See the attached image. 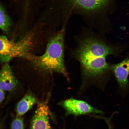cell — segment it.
Returning <instances> with one entry per match:
<instances>
[{"label": "cell", "instance_id": "1", "mask_svg": "<svg viewBox=\"0 0 129 129\" xmlns=\"http://www.w3.org/2000/svg\"><path fill=\"white\" fill-rule=\"evenodd\" d=\"M76 46L72 54L80 64L83 73L96 77L105 74L109 69L106 56L115 53V49L93 35L90 30H84L75 37Z\"/></svg>", "mask_w": 129, "mask_h": 129}, {"label": "cell", "instance_id": "2", "mask_svg": "<svg viewBox=\"0 0 129 129\" xmlns=\"http://www.w3.org/2000/svg\"><path fill=\"white\" fill-rule=\"evenodd\" d=\"M65 26L51 38L46 51L42 55L31 54L27 59L35 67L41 70L54 71L66 76L64 57V39Z\"/></svg>", "mask_w": 129, "mask_h": 129}, {"label": "cell", "instance_id": "3", "mask_svg": "<svg viewBox=\"0 0 129 129\" xmlns=\"http://www.w3.org/2000/svg\"><path fill=\"white\" fill-rule=\"evenodd\" d=\"M32 36L28 34L20 39L15 42L9 40L3 35L0 37V59L1 61L8 62L15 57H22L26 59L32 54L30 52L33 46Z\"/></svg>", "mask_w": 129, "mask_h": 129}, {"label": "cell", "instance_id": "4", "mask_svg": "<svg viewBox=\"0 0 129 129\" xmlns=\"http://www.w3.org/2000/svg\"><path fill=\"white\" fill-rule=\"evenodd\" d=\"M62 105L67 113L75 116L90 113H103L86 102L71 98L64 101Z\"/></svg>", "mask_w": 129, "mask_h": 129}, {"label": "cell", "instance_id": "5", "mask_svg": "<svg viewBox=\"0 0 129 129\" xmlns=\"http://www.w3.org/2000/svg\"><path fill=\"white\" fill-rule=\"evenodd\" d=\"M49 113V109L46 103H39L31 120L30 129H51Z\"/></svg>", "mask_w": 129, "mask_h": 129}, {"label": "cell", "instance_id": "6", "mask_svg": "<svg viewBox=\"0 0 129 129\" xmlns=\"http://www.w3.org/2000/svg\"><path fill=\"white\" fill-rule=\"evenodd\" d=\"M64 6L71 9L91 12L98 10L107 4L109 0H63Z\"/></svg>", "mask_w": 129, "mask_h": 129}, {"label": "cell", "instance_id": "7", "mask_svg": "<svg viewBox=\"0 0 129 129\" xmlns=\"http://www.w3.org/2000/svg\"><path fill=\"white\" fill-rule=\"evenodd\" d=\"M111 69L120 86L123 89H127L128 86L129 57L118 63L112 65Z\"/></svg>", "mask_w": 129, "mask_h": 129}, {"label": "cell", "instance_id": "8", "mask_svg": "<svg viewBox=\"0 0 129 129\" xmlns=\"http://www.w3.org/2000/svg\"><path fill=\"white\" fill-rule=\"evenodd\" d=\"M17 81L8 62L5 63L0 72V90L11 91L17 86Z\"/></svg>", "mask_w": 129, "mask_h": 129}, {"label": "cell", "instance_id": "9", "mask_svg": "<svg viewBox=\"0 0 129 129\" xmlns=\"http://www.w3.org/2000/svg\"><path fill=\"white\" fill-rule=\"evenodd\" d=\"M34 97L31 94L24 96L17 104L16 111L18 116H20L29 110L36 102Z\"/></svg>", "mask_w": 129, "mask_h": 129}, {"label": "cell", "instance_id": "10", "mask_svg": "<svg viewBox=\"0 0 129 129\" xmlns=\"http://www.w3.org/2000/svg\"><path fill=\"white\" fill-rule=\"evenodd\" d=\"M11 25V20L7 15L3 5L0 7V27L2 31L5 34L10 32Z\"/></svg>", "mask_w": 129, "mask_h": 129}, {"label": "cell", "instance_id": "11", "mask_svg": "<svg viewBox=\"0 0 129 129\" xmlns=\"http://www.w3.org/2000/svg\"><path fill=\"white\" fill-rule=\"evenodd\" d=\"M20 117L17 116L12 121L11 129H24L23 119Z\"/></svg>", "mask_w": 129, "mask_h": 129}, {"label": "cell", "instance_id": "12", "mask_svg": "<svg viewBox=\"0 0 129 129\" xmlns=\"http://www.w3.org/2000/svg\"><path fill=\"white\" fill-rule=\"evenodd\" d=\"M0 90V102L1 103L4 99L5 93V91Z\"/></svg>", "mask_w": 129, "mask_h": 129}]
</instances>
